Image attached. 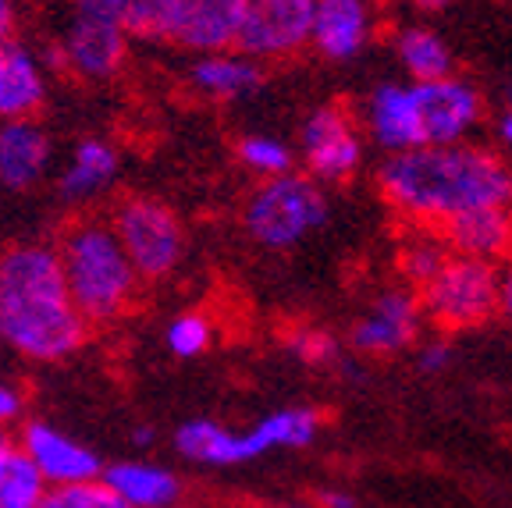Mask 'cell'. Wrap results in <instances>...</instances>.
Listing matches in <instances>:
<instances>
[{"instance_id": "cell-1", "label": "cell", "mask_w": 512, "mask_h": 508, "mask_svg": "<svg viewBox=\"0 0 512 508\" xmlns=\"http://www.w3.org/2000/svg\"><path fill=\"white\" fill-rule=\"evenodd\" d=\"M377 192L406 228H445L484 207H512V171L473 143L416 146L377 167Z\"/></svg>"}, {"instance_id": "cell-2", "label": "cell", "mask_w": 512, "mask_h": 508, "mask_svg": "<svg viewBox=\"0 0 512 508\" xmlns=\"http://www.w3.org/2000/svg\"><path fill=\"white\" fill-rule=\"evenodd\" d=\"M93 324L72 302L61 253L15 246L0 256V345L36 363L68 359L89 342Z\"/></svg>"}, {"instance_id": "cell-3", "label": "cell", "mask_w": 512, "mask_h": 508, "mask_svg": "<svg viewBox=\"0 0 512 508\" xmlns=\"http://www.w3.org/2000/svg\"><path fill=\"white\" fill-rule=\"evenodd\" d=\"M57 253L72 302L93 327L114 324L136 306L139 270L128 260L114 224L75 221L61 235Z\"/></svg>"}, {"instance_id": "cell-4", "label": "cell", "mask_w": 512, "mask_h": 508, "mask_svg": "<svg viewBox=\"0 0 512 508\" xmlns=\"http://www.w3.org/2000/svg\"><path fill=\"white\" fill-rule=\"evenodd\" d=\"M324 416L310 405H288L260 416L249 430H232L217 420H189L175 430V448L196 466H242L278 448H310Z\"/></svg>"}, {"instance_id": "cell-5", "label": "cell", "mask_w": 512, "mask_h": 508, "mask_svg": "<svg viewBox=\"0 0 512 508\" xmlns=\"http://www.w3.org/2000/svg\"><path fill=\"white\" fill-rule=\"evenodd\" d=\"M328 221V196L310 175L288 171L253 189L242 210L249 239L264 249H292Z\"/></svg>"}, {"instance_id": "cell-6", "label": "cell", "mask_w": 512, "mask_h": 508, "mask_svg": "<svg viewBox=\"0 0 512 508\" xmlns=\"http://www.w3.org/2000/svg\"><path fill=\"white\" fill-rule=\"evenodd\" d=\"M420 306L424 317L445 334L488 324L498 313V267L452 256L438 278L420 288Z\"/></svg>"}, {"instance_id": "cell-7", "label": "cell", "mask_w": 512, "mask_h": 508, "mask_svg": "<svg viewBox=\"0 0 512 508\" xmlns=\"http://www.w3.org/2000/svg\"><path fill=\"white\" fill-rule=\"evenodd\" d=\"M128 260L136 263L143 281H160L175 274L185 256V231L171 207L150 196H128L111 217Z\"/></svg>"}, {"instance_id": "cell-8", "label": "cell", "mask_w": 512, "mask_h": 508, "mask_svg": "<svg viewBox=\"0 0 512 508\" xmlns=\"http://www.w3.org/2000/svg\"><path fill=\"white\" fill-rule=\"evenodd\" d=\"M299 157L306 175L320 185H342L363 167V135L349 107L324 104L306 114L299 128Z\"/></svg>"}, {"instance_id": "cell-9", "label": "cell", "mask_w": 512, "mask_h": 508, "mask_svg": "<svg viewBox=\"0 0 512 508\" xmlns=\"http://www.w3.org/2000/svg\"><path fill=\"white\" fill-rule=\"evenodd\" d=\"M128 36L104 0H75L61 43V64L79 79H111L125 64Z\"/></svg>"}, {"instance_id": "cell-10", "label": "cell", "mask_w": 512, "mask_h": 508, "mask_svg": "<svg viewBox=\"0 0 512 508\" xmlns=\"http://www.w3.org/2000/svg\"><path fill=\"white\" fill-rule=\"evenodd\" d=\"M420 324H424L420 292L409 285L384 288V292H377L367 302V310L356 317V324L349 331V345L360 356H374V359L399 356V352L416 345Z\"/></svg>"}, {"instance_id": "cell-11", "label": "cell", "mask_w": 512, "mask_h": 508, "mask_svg": "<svg viewBox=\"0 0 512 508\" xmlns=\"http://www.w3.org/2000/svg\"><path fill=\"white\" fill-rule=\"evenodd\" d=\"M317 0H253L239 50L253 61H288L313 47Z\"/></svg>"}, {"instance_id": "cell-12", "label": "cell", "mask_w": 512, "mask_h": 508, "mask_svg": "<svg viewBox=\"0 0 512 508\" xmlns=\"http://www.w3.org/2000/svg\"><path fill=\"white\" fill-rule=\"evenodd\" d=\"M416 100H420V118H424L427 146H456L466 143L470 132L484 118V100L477 86L459 75L438 82H413Z\"/></svg>"}, {"instance_id": "cell-13", "label": "cell", "mask_w": 512, "mask_h": 508, "mask_svg": "<svg viewBox=\"0 0 512 508\" xmlns=\"http://www.w3.org/2000/svg\"><path fill=\"white\" fill-rule=\"evenodd\" d=\"M18 441L25 445L29 459L36 462V469L43 473L50 487H75V484H93L104 477V462L89 445L68 437L64 430L50 427L43 420H29L18 434Z\"/></svg>"}, {"instance_id": "cell-14", "label": "cell", "mask_w": 512, "mask_h": 508, "mask_svg": "<svg viewBox=\"0 0 512 508\" xmlns=\"http://www.w3.org/2000/svg\"><path fill=\"white\" fill-rule=\"evenodd\" d=\"M363 125H367L370 139L388 157L427 146L424 118H420V100H416L413 82L409 86H402V82H377L367 100H363Z\"/></svg>"}, {"instance_id": "cell-15", "label": "cell", "mask_w": 512, "mask_h": 508, "mask_svg": "<svg viewBox=\"0 0 512 508\" xmlns=\"http://www.w3.org/2000/svg\"><path fill=\"white\" fill-rule=\"evenodd\" d=\"M253 0H182L171 40L196 54H232L239 50Z\"/></svg>"}, {"instance_id": "cell-16", "label": "cell", "mask_w": 512, "mask_h": 508, "mask_svg": "<svg viewBox=\"0 0 512 508\" xmlns=\"http://www.w3.org/2000/svg\"><path fill=\"white\" fill-rule=\"evenodd\" d=\"M377 11L374 0H317L313 18V50L324 61H356L374 43Z\"/></svg>"}, {"instance_id": "cell-17", "label": "cell", "mask_w": 512, "mask_h": 508, "mask_svg": "<svg viewBox=\"0 0 512 508\" xmlns=\"http://www.w3.org/2000/svg\"><path fill=\"white\" fill-rule=\"evenodd\" d=\"M445 239L456 256L480 263H509L512 260V207H484L473 214L456 217L445 224Z\"/></svg>"}, {"instance_id": "cell-18", "label": "cell", "mask_w": 512, "mask_h": 508, "mask_svg": "<svg viewBox=\"0 0 512 508\" xmlns=\"http://www.w3.org/2000/svg\"><path fill=\"white\" fill-rule=\"evenodd\" d=\"M47 100V79L40 61L22 43L0 47V121H32Z\"/></svg>"}, {"instance_id": "cell-19", "label": "cell", "mask_w": 512, "mask_h": 508, "mask_svg": "<svg viewBox=\"0 0 512 508\" xmlns=\"http://www.w3.org/2000/svg\"><path fill=\"white\" fill-rule=\"evenodd\" d=\"M104 480L128 508H175L182 501L185 487L178 480V473H171L168 466L143 459H125L104 469Z\"/></svg>"}, {"instance_id": "cell-20", "label": "cell", "mask_w": 512, "mask_h": 508, "mask_svg": "<svg viewBox=\"0 0 512 508\" xmlns=\"http://www.w3.org/2000/svg\"><path fill=\"white\" fill-rule=\"evenodd\" d=\"M50 139L36 121L0 125V182L8 189H29L47 171Z\"/></svg>"}, {"instance_id": "cell-21", "label": "cell", "mask_w": 512, "mask_h": 508, "mask_svg": "<svg viewBox=\"0 0 512 508\" xmlns=\"http://www.w3.org/2000/svg\"><path fill=\"white\" fill-rule=\"evenodd\" d=\"M192 86L210 100H242L264 86V68L253 57L239 54H207L192 64Z\"/></svg>"}, {"instance_id": "cell-22", "label": "cell", "mask_w": 512, "mask_h": 508, "mask_svg": "<svg viewBox=\"0 0 512 508\" xmlns=\"http://www.w3.org/2000/svg\"><path fill=\"white\" fill-rule=\"evenodd\" d=\"M50 484L18 437L0 430V508H43Z\"/></svg>"}, {"instance_id": "cell-23", "label": "cell", "mask_w": 512, "mask_h": 508, "mask_svg": "<svg viewBox=\"0 0 512 508\" xmlns=\"http://www.w3.org/2000/svg\"><path fill=\"white\" fill-rule=\"evenodd\" d=\"M452 256L456 253L441 228H406L395 249V267H399V278L420 292L452 263Z\"/></svg>"}, {"instance_id": "cell-24", "label": "cell", "mask_w": 512, "mask_h": 508, "mask_svg": "<svg viewBox=\"0 0 512 508\" xmlns=\"http://www.w3.org/2000/svg\"><path fill=\"white\" fill-rule=\"evenodd\" d=\"M395 57L413 82H438L456 75V57L448 43L424 25H406L395 32Z\"/></svg>"}, {"instance_id": "cell-25", "label": "cell", "mask_w": 512, "mask_h": 508, "mask_svg": "<svg viewBox=\"0 0 512 508\" xmlns=\"http://www.w3.org/2000/svg\"><path fill=\"white\" fill-rule=\"evenodd\" d=\"M182 0H104L128 40H171Z\"/></svg>"}, {"instance_id": "cell-26", "label": "cell", "mask_w": 512, "mask_h": 508, "mask_svg": "<svg viewBox=\"0 0 512 508\" xmlns=\"http://www.w3.org/2000/svg\"><path fill=\"white\" fill-rule=\"evenodd\" d=\"M118 171V153L114 146L100 143V139H82L72 153V164L61 178V192L68 199H82L89 192H96L100 185H107Z\"/></svg>"}, {"instance_id": "cell-27", "label": "cell", "mask_w": 512, "mask_h": 508, "mask_svg": "<svg viewBox=\"0 0 512 508\" xmlns=\"http://www.w3.org/2000/svg\"><path fill=\"white\" fill-rule=\"evenodd\" d=\"M235 150H239L242 167H249V171L260 175L264 182L267 178L288 175L292 164H296V153L288 150L281 139H274V135H242Z\"/></svg>"}, {"instance_id": "cell-28", "label": "cell", "mask_w": 512, "mask_h": 508, "mask_svg": "<svg viewBox=\"0 0 512 508\" xmlns=\"http://www.w3.org/2000/svg\"><path fill=\"white\" fill-rule=\"evenodd\" d=\"M164 338H168V349L178 359H196L214 342V327H210V320L203 313H182V317H175L168 324Z\"/></svg>"}, {"instance_id": "cell-29", "label": "cell", "mask_w": 512, "mask_h": 508, "mask_svg": "<svg viewBox=\"0 0 512 508\" xmlns=\"http://www.w3.org/2000/svg\"><path fill=\"white\" fill-rule=\"evenodd\" d=\"M285 345L288 352L306 366H331L338 359V338H331L328 331H320V327H292L285 334Z\"/></svg>"}, {"instance_id": "cell-30", "label": "cell", "mask_w": 512, "mask_h": 508, "mask_svg": "<svg viewBox=\"0 0 512 508\" xmlns=\"http://www.w3.org/2000/svg\"><path fill=\"white\" fill-rule=\"evenodd\" d=\"M43 508H128L104 480L93 484H75V487H50Z\"/></svg>"}, {"instance_id": "cell-31", "label": "cell", "mask_w": 512, "mask_h": 508, "mask_svg": "<svg viewBox=\"0 0 512 508\" xmlns=\"http://www.w3.org/2000/svg\"><path fill=\"white\" fill-rule=\"evenodd\" d=\"M448 363H452V345H448L445 338L427 342L424 349H420V356H416V366H420L424 374H438V370H445Z\"/></svg>"}, {"instance_id": "cell-32", "label": "cell", "mask_w": 512, "mask_h": 508, "mask_svg": "<svg viewBox=\"0 0 512 508\" xmlns=\"http://www.w3.org/2000/svg\"><path fill=\"white\" fill-rule=\"evenodd\" d=\"M18 413H22V395L15 388H8V384H0V430L15 423Z\"/></svg>"}, {"instance_id": "cell-33", "label": "cell", "mask_w": 512, "mask_h": 508, "mask_svg": "<svg viewBox=\"0 0 512 508\" xmlns=\"http://www.w3.org/2000/svg\"><path fill=\"white\" fill-rule=\"evenodd\" d=\"M498 313L512 320V260L498 267Z\"/></svg>"}, {"instance_id": "cell-34", "label": "cell", "mask_w": 512, "mask_h": 508, "mask_svg": "<svg viewBox=\"0 0 512 508\" xmlns=\"http://www.w3.org/2000/svg\"><path fill=\"white\" fill-rule=\"evenodd\" d=\"M313 505L317 508H356V498L345 491H328V487H324V491H317Z\"/></svg>"}, {"instance_id": "cell-35", "label": "cell", "mask_w": 512, "mask_h": 508, "mask_svg": "<svg viewBox=\"0 0 512 508\" xmlns=\"http://www.w3.org/2000/svg\"><path fill=\"white\" fill-rule=\"evenodd\" d=\"M11 32H15V4L0 0V47L11 43Z\"/></svg>"}, {"instance_id": "cell-36", "label": "cell", "mask_w": 512, "mask_h": 508, "mask_svg": "<svg viewBox=\"0 0 512 508\" xmlns=\"http://www.w3.org/2000/svg\"><path fill=\"white\" fill-rule=\"evenodd\" d=\"M452 0H413L416 11H424V15H434V11H445Z\"/></svg>"}, {"instance_id": "cell-37", "label": "cell", "mask_w": 512, "mask_h": 508, "mask_svg": "<svg viewBox=\"0 0 512 508\" xmlns=\"http://www.w3.org/2000/svg\"><path fill=\"white\" fill-rule=\"evenodd\" d=\"M498 139L512 150V111H505L502 121H498Z\"/></svg>"}, {"instance_id": "cell-38", "label": "cell", "mask_w": 512, "mask_h": 508, "mask_svg": "<svg viewBox=\"0 0 512 508\" xmlns=\"http://www.w3.org/2000/svg\"><path fill=\"white\" fill-rule=\"evenodd\" d=\"M132 441H136V445H153V430L150 427H139L136 434H132Z\"/></svg>"}, {"instance_id": "cell-39", "label": "cell", "mask_w": 512, "mask_h": 508, "mask_svg": "<svg viewBox=\"0 0 512 508\" xmlns=\"http://www.w3.org/2000/svg\"><path fill=\"white\" fill-rule=\"evenodd\" d=\"M256 508H317V505H256Z\"/></svg>"}, {"instance_id": "cell-40", "label": "cell", "mask_w": 512, "mask_h": 508, "mask_svg": "<svg viewBox=\"0 0 512 508\" xmlns=\"http://www.w3.org/2000/svg\"><path fill=\"white\" fill-rule=\"evenodd\" d=\"M175 508H203V505H196V501H178Z\"/></svg>"}]
</instances>
